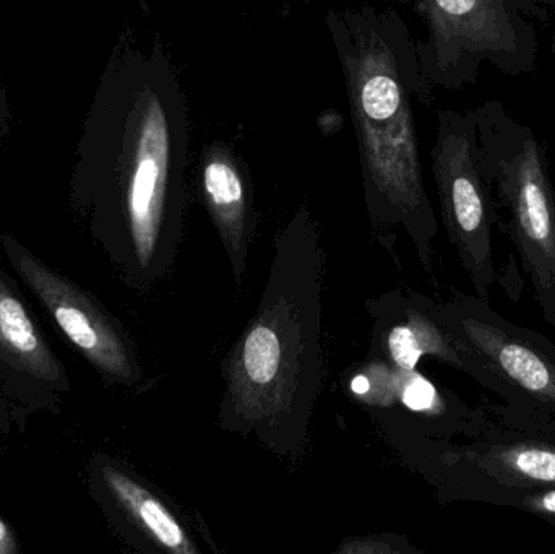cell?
<instances>
[{
  "mask_svg": "<svg viewBox=\"0 0 555 554\" xmlns=\"http://www.w3.org/2000/svg\"><path fill=\"white\" fill-rule=\"evenodd\" d=\"M430 165L450 243L479 299L489 302L491 286L495 283L492 228L499 221V211L479 165L478 130L473 109L437 113Z\"/></svg>",
  "mask_w": 555,
  "mask_h": 554,
  "instance_id": "8992f818",
  "label": "cell"
},
{
  "mask_svg": "<svg viewBox=\"0 0 555 554\" xmlns=\"http://www.w3.org/2000/svg\"><path fill=\"white\" fill-rule=\"evenodd\" d=\"M0 244L13 272L93 370L111 386L139 387L143 371L122 322L96 296L49 267L15 237L0 236Z\"/></svg>",
  "mask_w": 555,
  "mask_h": 554,
  "instance_id": "52a82bcc",
  "label": "cell"
},
{
  "mask_svg": "<svg viewBox=\"0 0 555 554\" xmlns=\"http://www.w3.org/2000/svg\"><path fill=\"white\" fill-rule=\"evenodd\" d=\"M20 543L15 530L0 517V554H18Z\"/></svg>",
  "mask_w": 555,
  "mask_h": 554,
  "instance_id": "ac0fdd59",
  "label": "cell"
},
{
  "mask_svg": "<svg viewBox=\"0 0 555 554\" xmlns=\"http://www.w3.org/2000/svg\"><path fill=\"white\" fill-rule=\"evenodd\" d=\"M120 119L113 179L93 233L124 282L149 292L175 270L189 205L191 114L162 46L130 65Z\"/></svg>",
  "mask_w": 555,
  "mask_h": 554,
  "instance_id": "3957f363",
  "label": "cell"
},
{
  "mask_svg": "<svg viewBox=\"0 0 555 554\" xmlns=\"http://www.w3.org/2000/svg\"><path fill=\"white\" fill-rule=\"evenodd\" d=\"M325 259L319 224L300 207L276 234L256 314L223 360L221 428L291 462L309 448L325 377Z\"/></svg>",
  "mask_w": 555,
  "mask_h": 554,
  "instance_id": "6da1fadb",
  "label": "cell"
},
{
  "mask_svg": "<svg viewBox=\"0 0 555 554\" xmlns=\"http://www.w3.org/2000/svg\"><path fill=\"white\" fill-rule=\"evenodd\" d=\"M408 546L395 545L388 542L385 537H369V539L346 540L341 543L338 552L346 554H388V553H406Z\"/></svg>",
  "mask_w": 555,
  "mask_h": 554,
  "instance_id": "2e32d148",
  "label": "cell"
},
{
  "mask_svg": "<svg viewBox=\"0 0 555 554\" xmlns=\"http://www.w3.org/2000/svg\"><path fill=\"white\" fill-rule=\"evenodd\" d=\"M88 484L98 506L114 529L140 550L197 554L198 549L178 514L142 480L104 454L88 465Z\"/></svg>",
  "mask_w": 555,
  "mask_h": 554,
  "instance_id": "30bf717a",
  "label": "cell"
},
{
  "mask_svg": "<svg viewBox=\"0 0 555 554\" xmlns=\"http://www.w3.org/2000/svg\"><path fill=\"white\" fill-rule=\"evenodd\" d=\"M551 54H553L554 68H555V29H554V33H553V41H551Z\"/></svg>",
  "mask_w": 555,
  "mask_h": 554,
  "instance_id": "44dd1931",
  "label": "cell"
},
{
  "mask_svg": "<svg viewBox=\"0 0 555 554\" xmlns=\"http://www.w3.org/2000/svg\"><path fill=\"white\" fill-rule=\"evenodd\" d=\"M397 400L411 412L426 415H440L443 412V400L439 390L416 370H398Z\"/></svg>",
  "mask_w": 555,
  "mask_h": 554,
  "instance_id": "9a60e30c",
  "label": "cell"
},
{
  "mask_svg": "<svg viewBox=\"0 0 555 554\" xmlns=\"http://www.w3.org/2000/svg\"><path fill=\"white\" fill-rule=\"evenodd\" d=\"M70 377L33 318L15 280L0 266V400L13 425L25 428L36 413H59Z\"/></svg>",
  "mask_w": 555,
  "mask_h": 554,
  "instance_id": "ba28073f",
  "label": "cell"
},
{
  "mask_svg": "<svg viewBox=\"0 0 555 554\" xmlns=\"http://www.w3.org/2000/svg\"><path fill=\"white\" fill-rule=\"evenodd\" d=\"M384 345L391 366L401 371L416 370L423 357H436L466 370L452 334L440 322L416 308L404 309L403 321L388 328Z\"/></svg>",
  "mask_w": 555,
  "mask_h": 554,
  "instance_id": "7c38bea8",
  "label": "cell"
},
{
  "mask_svg": "<svg viewBox=\"0 0 555 554\" xmlns=\"http://www.w3.org/2000/svg\"><path fill=\"white\" fill-rule=\"evenodd\" d=\"M13 426L15 425H13L12 413H10L9 407L0 400V428L7 435Z\"/></svg>",
  "mask_w": 555,
  "mask_h": 554,
  "instance_id": "ffe728a7",
  "label": "cell"
},
{
  "mask_svg": "<svg viewBox=\"0 0 555 554\" xmlns=\"http://www.w3.org/2000/svg\"><path fill=\"white\" fill-rule=\"evenodd\" d=\"M427 38L421 70L436 90L475 85L488 62L508 77L537 70L538 36L521 0H413Z\"/></svg>",
  "mask_w": 555,
  "mask_h": 554,
  "instance_id": "5b68a950",
  "label": "cell"
},
{
  "mask_svg": "<svg viewBox=\"0 0 555 554\" xmlns=\"http://www.w3.org/2000/svg\"><path fill=\"white\" fill-rule=\"evenodd\" d=\"M527 15L543 18L550 10H555V0H521Z\"/></svg>",
  "mask_w": 555,
  "mask_h": 554,
  "instance_id": "d6986e66",
  "label": "cell"
},
{
  "mask_svg": "<svg viewBox=\"0 0 555 554\" xmlns=\"http://www.w3.org/2000/svg\"><path fill=\"white\" fill-rule=\"evenodd\" d=\"M473 113L482 176L495 207L508 215L502 228L518 247L541 308L555 327V189L546 145L499 100L486 101Z\"/></svg>",
  "mask_w": 555,
  "mask_h": 554,
  "instance_id": "277c9868",
  "label": "cell"
},
{
  "mask_svg": "<svg viewBox=\"0 0 555 554\" xmlns=\"http://www.w3.org/2000/svg\"><path fill=\"white\" fill-rule=\"evenodd\" d=\"M460 298L439 311L442 325L456 344L517 386L537 402L555 412V348L534 332L524 331L489 311Z\"/></svg>",
  "mask_w": 555,
  "mask_h": 554,
  "instance_id": "9c48e42d",
  "label": "cell"
},
{
  "mask_svg": "<svg viewBox=\"0 0 555 554\" xmlns=\"http://www.w3.org/2000/svg\"><path fill=\"white\" fill-rule=\"evenodd\" d=\"M335 46L354 124L365 208L375 231L403 228L429 269L437 220L421 165L414 101L430 106L434 88L416 39L395 9L330 10Z\"/></svg>",
  "mask_w": 555,
  "mask_h": 554,
  "instance_id": "7a4b0ae2",
  "label": "cell"
},
{
  "mask_svg": "<svg viewBox=\"0 0 555 554\" xmlns=\"http://www.w3.org/2000/svg\"><path fill=\"white\" fill-rule=\"evenodd\" d=\"M398 370L391 364L371 363L351 381L354 396L377 405H391L397 400Z\"/></svg>",
  "mask_w": 555,
  "mask_h": 554,
  "instance_id": "5bb4252c",
  "label": "cell"
},
{
  "mask_svg": "<svg viewBox=\"0 0 555 554\" xmlns=\"http://www.w3.org/2000/svg\"><path fill=\"white\" fill-rule=\"evenodd\" d=\"M139 5L142 7L143 12L150 13L149 3H146V0H139Z\"/></svg>",
  "mask_w": 555,
  "mask_h": 554,
  "instance_id": "7402d4cb",
  "label": "cell"
},
{
  "mask_svg": "<svg viewBox=\"0 0 555 554\" xmlns=\"http://www.w3.org/2000/svg\"><path fill=\"white\" fill-rule=\"evenodd\" d=\"M521 506L538 516L555 519V488L534 490L533 493L525 494Z\"/></svg>",
  "mask_w": 555,
  "mask_h": 554,
  "instance_id": "e0dca14e",
  "label": "cell"
},
{
  "mask_svg": "<svg viewBox=\"0 0 555 554\" xmlns=\"http://www.w3.org/2000/svg\"><path fill=\"white\" fill-rule=\"evenodd\" d=\"M492 477L514 487L531 490L555 488V446L546 442H508L495 445L478 454Z\"/></svg>",
  "mask_w": 555,
  "mask_h": 554,
  "instance_id": "4fadbf2b",
  "label": "cell"
},
{
  "mask_svg": "<svg viewBox=\"0 0 555 554\" xmlns=\"http://www.w3.org/2000/svg\"><path fill=\"white\" fill-rule=\"evenodd\" d=\"M195 179L198 198L227 250L234 283L241 288L257 228L249 166L230 143L214 140L202 150Z\"/></svg>",
  "mask_w": 555,
  "mask_h": 554,
  "instance_id": "8fae6325",
  "label": "cell"
}]
</instances>
